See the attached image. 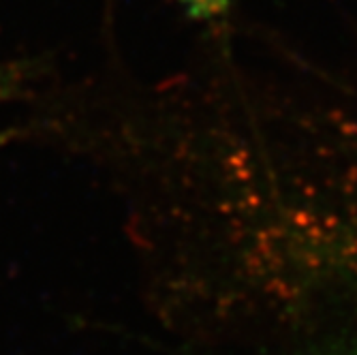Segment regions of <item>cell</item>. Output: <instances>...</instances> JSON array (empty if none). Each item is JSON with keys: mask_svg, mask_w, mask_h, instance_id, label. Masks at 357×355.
I'll return each instance as SVG.
<instances>
[{"mask_svg": "<svg viewBox=\"0 0 357 355\" xmlns=\"http://www.w3.org/2000/svg\"><path fill=\"white\" fill-rule=\"evenodd\" d=\"M306 255H314L321 268L357 282V210L344 220H332V229L321 232L319 238H308Z\"/></svg>", "mask_w": 357, "mask_h": 355, "instance_id": "1", "label": "cell"}, {"mask_svg": "<svg viewBox=\"0 0 357 355\" xmlns=\"http://www.w3.org/2000/svg\"><path fill=\"white\" fill-rule=\"evenodd\" d=\"M24 84V73L17 67H7L0 64V101L11 99V96L20 90Z\"/></svg>", "mask_w": 357, "mask_h": 355, "instance_id": "2", "label": "cell"}, {"mask_svg": "<svg viewBox=\"0 0 357 355\" xmlns=\"http://www.w3.org/2000/svg\"><path fill=\"white\" fill-rule=\"evenodd\" d=\"M326 355H357V338L355 340H347L344 345H338L334 347L330 353Z\"/></svg>", "mask_w": 357, "mask_h": 355, "instance_id": "3", "label": "cell"}]
</instances>
